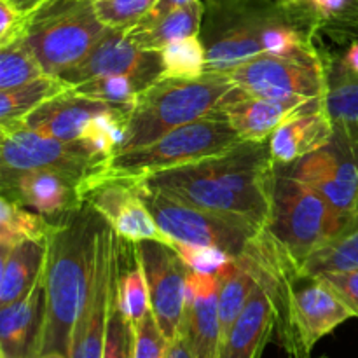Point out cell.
<instances>
[{"instance_id": "obj_23", "label": "cell", "mask_w": 358, "mask_h": 358, "mask_svg": "<svg viewBox=\"0 0 358 358\" xmlns=\"http://www.w3.org/2000/svg\"><path fill=\"white\" fill-rule=\"evenodd\" d=\"M49 240H30L0 250V306L23 299L48 268Z\"/></svg>"}, {"instance_id": "obj_45", "label": "cell", "mask_w": 358, "mask_h": 358, "mask_svg": "<svg viewBox=\"0 0 358 358\" xmlns=\"http://www.w3.org/2000/svg\"><path fill=\"white\" fill-rule=\"evenodd\" d=\"M38 358H69V355H65V353H58V352H49V353H42V355H38Z\"/></svg>"}, {"instance_id": "obj_26", "label": "cell", "mask_w": 358, "mask_h": 358, "mask_svg": "<svg viewBox=\"0 0 358 358\" xmlns=\"http://www.w3.org/2000/svg\"><path fill=\"white\" fill-rule=\"evenodd\" d=\"M220 280V296H219V311H220V346L233 329L234 322L245 310L250 301L252 294L259 287L261 275L250 252L234 257L226 271L219 276Z\"/></svg>"}, {"instance_id": "obj_46", "label": "cell", "mask_w": 358, "mask_h": 358, "mask_svg": "<svg viewBox=\"0 0 358 358\" xmlns=\"http://www.w3.org/2000/svg\"><path fill=\"white\" fill-rule=\"evenodd\" d=\"M282 3H296V2H303V0H278Z\"/></svg>"}, {"instance_id": "obj_33", "label": "cell", "mask_w": 358, "mask_h": 358, "mask_svg": "<svg viewBox=\"0 0 358 358\" xmlns=\"http://www.w3.org/2000/svg\"><path fill=\"white\" fill-rule=\"evenodd\" d=\"M163 73L170 79H196L206 70V49L201 37H187L168 44L161 51Z\"/></svg>"}, {"instance_id": "obj_4", "label": "cell", "mask_w": 358, "mask_h": 358, "mask_svg": "<svg viewBox=\"0 0 358 358\" xmlns=\"http://www.w3.org/2000/svg\"><path fill=\"white\" fill-rule=\"evenodd\" d=\"M234 87L227 73L205 72L196 79L159 77L133 105L128 129L115 154L149 145L180 126L208 117Z\"/></svg>"}, {"instance_id": "obj_34", "label": "cell", "mask_w": 358, "mask_h": 358, "mask_svg": "<svg viewBox=\"0 0 358 358\" xmlns=\"http://www.w3.org/2000/svg\"><path fill=\"white\" fill-rule=\"evenodd\" d=\"M171 245L191 271L203 273V275L220 276L234 259L227 252L208 245L178 243V241H171Z\"/></svg>"}, {"instance_id": "obj_2", "label": "cell", "mask_w": 358, "mask_h": 358, "mask_svg": "<svg viewBox=\"0 0 358 358\" xmlns=\"http://www.w3.org/2000/svg\"><path fill=\"white\" fill-rule=\"evenodd\" d=\"M276 164L268 142H240L198 163L142 178L196 206L266 229L271 215Z\"/></svg>"}, {"instance_id": "obj_28", "label": "cell", "mask_w": 358, "mask_h": 358, "mask_svg": "<svg viewBox=\"0 0 358 358\" xmlns=\"http://www.w3.org/2000/svg\"><path fill=\"white\" fill-rule=\"evenodd\" d=\"M301 269L311 276L358 269V212L345 229L311 252L301 262Z\"/></svg>"}, {"instance_id": "obj_37", "label": "cell", "mask_w": 358, "mask_h": 358, "mask_svg": "<svg viewBox=\"0 0 358 358\" xmlns=\"http://www.w3.org/2000/svg\"><path fill=\"white\" fill-rule=\"evenodd\" d=\"M168 345L170 341L149 310L133 329V358H166Z\"/></svg>"}, {"instance_id": "obj_20", "label": "cell", "mask_w": 358, "mask_h": 358, "mask_svg": "<svg viewBox=\"0 0 358 358\" xmlns=\"http://www.w3.org/2000/svg\"><path fill=\"white\" fill-rule=\"evenodd\" d=\"M306 103L268 100L234 87L213 114L229 122L243 142H268L275 129Z\"/></svg>"}, {"instance_id": "obj_5", "label": "cell", "mask_w": 358, "mask_h": 358, "mask_svg": "<svg viewBox=\"0 0 358 358\" xmlns=\"http://www.w3.org/2000/svg\"><path fill=\"white\" fill-rule=\"evenodd\" d=\"M105 30L94 0H45L30 13L21 38L48 76H62L86 58Z\"/></svg>"}, {"instance_id": "obj_43", "label": "cell", "mask_w": 358, "mask_h": 358, "mask_svg": "<svg viewBox=\"0 0 358 358\" xmlns=\"http://www.w3.org/2000/svg\"><path fill=\"white\" fill-rule=\"evenodd\" d=\"M341 63L350 70V72L358 73V41H355L350 45L346 55L341 58Z\"/></svg>"}, {"instance_id": "obj_39", "label": "cell", "mask_w": 358, "mask_h": 358, "mask_svg": "<svg viewBox=\"0 0 358 358\" xmlns=\"http://www.w3.org/2000/svg\"><path fill=\"white\" fill-rule=\"evenodd\" d=\"M28 16L30 14L21 13L7 0H0V48H6L23 35Z\"/></svg>"}, {"instance_id": "obj_40", "label": "cell", "mask_w": 358, "mask_h": 358, "mask_svg": "<svg viewBox=\"0 0 358 358\" xmlns=\"http://www.w3.org/2000/svg\"><path fill=\"white\" fill-rule=\"evenodd\" d=\"M322 278L334 287L336 292L345 299V303L352 308L358 318V269L348 273H329Z\"/></svg>"}, {"instance_id": "obj_47", "label": "cell", "mask_w": 358, "mask_h": 358, "mask_svg": "<svg viewBox=\"0 0 358 358\" xmlns=\"http://www.w3.org/2000/svg\"><path fill=\"white\" fill-rule=\"evenodd\" d=\"M315 358H329V357H315Z\"/></svg>"}, {"instance_id": "obj_36", "label": "cell", "mask_w": 358, "mask_h": 358, "mask_svg": "<svg viewBox=\"0 0 358 358\" xmlns=\"http://www.w3.org/2000/svg\"><path fill=\"white\" fill-rule=\"evenodd\" d=\"M103 358H133V325L119 310L117 287L108 317Z\"/></svg>"}, {"instance_id": "obj_14", "label": "cell", "mask_w": 358, "mask_h": 358, "mask_svg": "<svg viewBox=\"0 0 358 358\" xmlns=\"http://www.w3.org/2000/svg\"><path fill=\"white\" fill-rule=\"evenodd\" d=\"M90 178L62 170H0L2 196L35 210L51 220H59L86 205L84 191Z\"/></svg>"}, {"instance_id": "obj_48", "label": "cell", "mask_w": 358, "mask_h": 358, "mask_svg": "<svg viewBox=\"0 0 358 358\" xmlns=\"http://www.w3.org/2000/svg\"><path fill=\"white\" fill-rule=\"evenodd\" d=\"M357 212H358V210H357Z\"/></svg>"}, {"instance_id": "obj_24", "label": "cell", "mask_w": 358, "mask_h": 358, "mask_svg": "<svg viewBox=\"0 0 358 358\" xmlns=\"http://www.w3.org/2000/svg\"><path fill=\"white\" fill-rule=\"evenodd\" d=\"M325 108L334 126V138L358 161V73L329 58Z\"/></svg>"}, {"instance_id": "obj_31", "label": "cell", "mask_w": 358, "mask_h": 358, "mask_svg": "<svg viewBox=\"0 0 358 358\" xmlns=\"http://www.w3.org/2000/svg\"><path fill=\"white\" fill-rule=\"evenodd\" d=\"M152 83L156 80L143 76H108L86 80L79 86H73L72 91L91 100L117 105H135L140 93Z\"/></svg>"}, {"instance_id": "obj_19", "label": "cell", "mask_w": 358, "mask_h": 358, "mask_svg": "<svg viewBox=\"0 0 358 358\" xmlns=\"http://www.w3.org/2000/svg\"><path fill=\"white\" fill-rule=\"evenodd\" d=\"M45 322V273L30 294L0 306V355L38 358Z\"/></svg>"}, {"instance_id": "obj_41", "label": "cell", "mask_w": 358, "mask_h": 358, "mask_svg": "<svg viewBox=\"0 0 358 358\" xmlns=\"http://www.w3.org/2000/svg\"><path fill=\"white\" fill-rule=\"evenodd\" d=\"M191 2H194V0H157L152 6V9H150L135 27H147V24L154 23V21H157L159 17H163L164 14L171 13V10L178 9V7L182 6H187V3Z\"/></svg>"}, {"instance_id": "obj_3", "label": "cell", "mask_w": 358, "mask_h": 358, "mask_svg": "<svg viewBox=\"0 0 358 358\" xmlns=\"http://www.w3.org/2000/svg\"><path fill=\"white\" fill-rule=\"evenodd\" d=\"M105 220L84 205L58 220L49 238L45 268V322L42 353L69 355L77 324L93 282L98 240Z\"/></svg>"}, {"instance_id": "obj_32", "label": "cell", "mask_w": 358, "mask_h": 358, "mask_svg": "<svg viewBox=\"0 0 358 358\" xmlns=\"http://www.w3.org/2000/svg\"><path fill=\"white\" fill-rule=\"evenodd\" d=\"M48 76L23 38H16L6 48H0V91L14 90Z\"/></svg>"}, {"instance_id": "obj_12", "label": "cell", "mask_w": 358, "mask_h": 358, "mask_svg": "<svg viewBox=\"0 0 358 358\" xmlns=\"http://www.w3.org/2000/svg\"><path fill=\"white\" fill-rule=\"evenodd\" d=\"M115 297V233L103 222L93 282L73 327L69 358H103L108 317Z\"/></svg>"}, {"instance_id": "obj_38", "label": "cell", "mask_w": 358, "mask_h": 358, "mask_svg": "<svg viewBox=\"0 0 358 358\" xmlns=\"http://www.w3.org/2000/svg\"><path fill=\"white\" fill-rule=\"evenodd\" d=\"M311 9L320 20L334 27H346L358 30V0H308Z\"/></svg>"}, {"instance_id": "obj_10", "label": "cell", "mask_w": 358, "mask_h": 358, "mask_svg": "<svg viewBox=\"0 0 358 358\" xmlns=\"http://www.w3.org/2000/svg\"><path fill=\"white\" fill-rule=\"evenodd\" d=\"M0 170H62L91 178L101 173L108 159L94 154L83 140L51 138L35 133L17 122L0 124Z\"/></svg>"}, {"instance_id": "obj_6", "label": "cell", "mask_w": 358, "mask_h": 358, "mask_svg": "<svg viewBox=\"0 0 358 358\" xmlns=\"http://www.w3.org/2000/svg\"><path fill=\"white\" fill-rule=\"evenodd\" d=\"M353 217L355 213L339 212L310 185L276 168L266 231L299 262L345 229Z\"/></svg>"}, {"instance_id": "obj_7", "label": "cell", "mask_w": 358, "mask_h": 358, "mask_svg": "<svg viewBox=\"0 0 358 358\" xmlns=\"http://www.w3.org/2000/svg\"><path fill=\"white\" fill-rule=\"evenodd\" d=\"M243 140L234 131L233 126L219 115L212 114L180 126L149 145L115 154L108 159L103 173L145 178L159 171L185 166L222 154Z\"/></svg>"}, {"instance_id": "obj_35", "label": "cell", "mask_w": 358, "mask_h": 358, "mask_svg": "<svg viewBox=\"0 0 358 358\" xmlns=\"http://www.w3.org/2000/svg\"><path fill=\"white\" fill-rule=\"evenodd\" d=\"M156 2L157 0H94V9L105 27L131 28Z\"/></svg>"}, {"instance_id": "obj_8", "label": "cell", "mask_w": 358, "mask_h": 358, "mask_svg": "<svg viewBox=\"0 0 358 358\" xmlns=\"http://www.w3.org/2000/svg\"><path fill=\"white\" fill-rule=\"evenodd\" d=\"M138 192L164 236L171 241L208 245L240 257L261 231L236 217L222 215L184 201L163 189L152 187L138 178Z\"/></svg>"}, {"instance_id": "obj_42", "label": "cell", "mask_w": 358, "mask_h": 358, "mask_svg": "<svg viewBox=\"0 0 358 358\" xmlns=\"http://www.w3.org/2000/svg\"><path fill=\"white\" fill-rule=\"evenodd\" d=\"M166 358H194L192 357L191 348H189V343L185 339L184 332L180 331V334L170 341L168 345V352H166Z\"/></svg>"}, {"instance_id": "obj_18", "label": "cell", "mask_w": 358, "mask_h": 358, "mask_svg": "<svg viewBox=\"0 0 358 358\" xmlns=\"http://www.w3.org/2000/svg\"><path fill=\"white\" fill-rule=\"evenodd\" d=\"M334 140V126L324 98H317L290 115L269 136V152L276 166H289L301 157L324 149Z\"/></svg>"}, {"instance_id": "obj_9", "label": "cell", "mask_w": 358, "mask_h": 358, "mask_svg": "<svg viewBox=\"0 0 358 358\" xmlns=\"http://www.w3.org/2000/svg\"><path fill=\"white\" fill-rule=\"evenodd\" d=\"M327 63L318 58H285L259 55L227 72L229 79L245 93L289 103H306L325 96Z\"/></svg>"}, {"instance_id": "obj_13", "label": "cell", "mask_w": 358, "mask_h": 358, "mask_svg": "<svg viewBox=\"0 0 358 358\" xmlns=\"http://www.w3.org/2000/svg\"><path fill=\"white\" fill-rule=\"evenodd\" d=\"M136 248L149 287L150 311L168 341H173L184 322L189 268L171 243L145 240L138 241Z\"/></svg>"}, {"instance_id": "obj_21", "label": "cell", "mask_w": 358, "mask_h": 358, "mask_svg": "<svg viewBox=\"0 0 358 358\" xmlns=\"http://www.w3.org/2000/svg\"><path fill=\"white\" fill-rule=\"evenodd\" d=\"M112 105L117 103L91 100L69 90L59 96L42 103L41 107L16 122L44 136L73 142V140H80L90 122Z\"/></svg>"}, {"instance_id": "obj_30", "label": "cell", "mask_w": 358, "mask_h": 358, "mask_svg": "<svg viewBox=\"0 0 358 358\" xmlns=\"http://www.w3.org/2000/svg\"><path fill=\"white\" fill-rule=\"evenodd\" d=\"M72 90L62 77L42 76L14 90L0 91V124L21 121L45 101Z\"/></svg>"}, {"instance_id": "obj_1", "label": "cell", "mask_w": 358, "mask_h": 358, "mask_svg": "<svg viewBox=\"0 0 358 358\" xmlns=\"http://www.w3.org/2000/svg\"><path fill=\"white\" fill-rule=\"evenodd\" d=\"M208 28L201 38L206 49L205 72L227 73L259 55L285 58L324 56L315 45L320 20L308 0H212Z\"/></svg>"}, {"instance_id": "obj_29", "label": "cell", "mask_w": 358, "mask_h": 358, "mask_svg": "<svg viewBox=\"0 0 358 358\" xmlns=\"http://www.w3.org/2000/svg\"><path fill=\"white\" fill-rule=\"evenodd\" d=\"M58 220L48 219L35 210L2 196L0 199V250L23 241L49 240Z\"/></svg>"}, {"instance_id": "obj_22", "label": "cell", "mask_w": 358, "mask_h": 358, "mask_svg": "<svg viewBox=\"0 0 358 358\" xmlns=\"http://www.w3.org/2000/svg\"><path fill=\"white\" fill-rule=\"evenodd\" d=\"M275 336V310L261 282L220 346L219 358H262Z\"/></svg>"}, {"instance_id": "obj_25", "label": "cell", "mask_w": 358, "mask_h": 358, "mask_svg": "<svg viewBox=\"0 0 358 358\" xmlns=\"http://www.w3.org/2000/svg\"><path fill=\"white\" fill-rule=\"evenodd\" d=\"M115 287L119 310L133 329L150 310L149 287L140 261L138 248L133 241L115 234Z\"/></svg>"}, {"instance_id": "obj_15", "label": "cell", "mask_w": 358, "mask_h": 358, "mask_svg": "<svg viewBox=\"0 0 358 358\" xmlns=\"http://www.w3.org/2000/svg\"><path fill=\"white\" fill-rule=\"evenodd\" d=\"M163 73L161 52L142 49L131 37L129 28H108L91 48L86 58L62 73L70 87L86 80L108 76H143L157 80Z\"/></svg>"}, {"instance_id": "obj_16", "label": "cell", "mask_w": 358, "mask_h": 358, "mask_svg": "<svg viewBox=\"0 0 358 358\" xmlns=\"http://www.w3.org/2000/svg\"><path fill=\"white\" fill-rule=\"evenodd\" d=\"M324 196L336 210L357 213L358 161L338 140L327 147L301 157L289 166H276Z\"/></svg>"}, {"instance_id": "obj_44", "label": "cell", "mask_w": 358, "mask_h": 358, "mask_svg": "<svg viewBox=\"0 0 358 358\" xmlns=\"http://www.w3.org/2000/svg\"><path fill=\"white\" fill-rule=\"evenodd\" d=\"M7 2L13 3V6L16 7V9H20L21 13L30 14V13H34L38 6H42L45 0H7Z\"/></svg>"}, {"instance_id": "obj_11", "label": "cell", "mask_w": 358, "mask_h": 358, "mask_svg": "<svg viewBox=\"0 0 358 358\" xmlns=\"http://www.w3.org/2000/svg\"><path fill=\"white\" fill-rule=\"evenodd\" d=\"M84 201L114 229L119 238L133 243L145 240L171 243L140 198L138 178L101 171L87 180Z\"/></svg>"}, {"instance_id": "obj_27", "label": "cell", "mask_w": 358, "mask_h": 358, "mask_svg": "<svg viewBox=\"0 0 358 358\" xmlns=\"http://www.w3.org/2000/svg\"><path fill=\"white\" fill-rule=\"evenodd\" d=\"M205 13V3L201 0H194L187 6L164 14L147 27H131L129 37L142 49L161 52L171 42L201 34Z\"/></svg>"}, {"instance_id": "obj_17", "label": "cell", "mask_w": 358, "mask_h": 358, "mask_svg": "<svg viewBox=\"0 0 358 358\" xmlns=\"http://www.w3.org/2000/svg\"><path fill=\"white\" fill-rule=\"evenodd\" d=\"M220 280L189 269L182 332L194 358L220 355Z\"/></svg>"}]
</instances>
